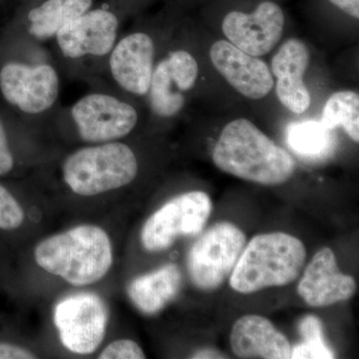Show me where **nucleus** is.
Returning <instances> with one entry per match:
<instances>
[{"mask_svg":"<svg viewBox=\"0 0 359 359\" xmlns=\"http://www.w3.org/2000/svg\"><path fill=\"white\" fill-rule=\"evenodd\" d=\"M212 159L224 173L264 186L282 185L295 169L292 155L245 118L224 127Z\"/></svg>","mask_w":359,"mask_h":359,"instance_id":"f257e3e1","label":"nucleus"},{"mask_svg":"<svg viewBox=\"0 0 359 359\" xmlns=\"http://www.w3.org/2000/svg\"><path fill=\"white\" fill-rule=\"evenodd\" d=\"M40 269L74 287L100 282L114 262L107 231L95 224H81L45 238L35 245Z\"/></svg>","mask_w":359,"mask_h":359,"instance_id":"f03ea898","label":"nucleus"},{"mask_svg":"<svg viewBox=\"0 0 359 359\" xmlns=\"http://www.w3.org/2000/svg\"><path fill=\"white\" fill-rule=\"evenodd\" d=\"M301 240L289 233H261L243 250L230 276L231 289L252 294L271 287H283L297 280L306 263Z\"/></svg>","mask_w":359,"mask_h":359,"instance_id":"7ed1b4c3","label":"nucleus"},{"mask_svg":"<svg viewBox=\"0 0 359 359\" xmlns=\"http://www.w3.org/2000/svg\"><path fill=\"white\" fill-rule=\"evenodd\" d=\"M138 171V161L132 149L116 141L78 149L62 164L63 181L82 197L102 195L128 186Z\"/></svg>","mask_w":359,"mask_h":359,"instance_id":"20e7f679","label":"nucleus"},{"mask_svg":"<svg viewBox=\"0 0 359 359\" xmlns=\"http://www.w3.org/2000/svg\"><path fill=\"white\" fill-rule=\"evenodd\" d=\"M245 245V233L233 224L221 222L208 229L187 257L194 285L205 292L221 287L233 273Z\"/></svg>","mask_w":359,"mask_h":359,"instance_id":"39448f33","label":"nucleus"},{"mask_svg":"<svg viewBox=\"0 0 359 359\" xmlns=\"http://www.w3.org/2000/svg\"><path fill=\"white\" fill-rule=\"evenodd\" d=\"M208 194L193 191L177 196L149 217L141 231L144 249L150 252L171 248L181 237L198 236L211 216Z\"/></svg>","mask_w":359,"mask_h":359,"instance_id":"423d86ee","label":"nucleus"},{"mask_svg":"<svg viewBox=\"0 0 359 359\" xmlns=\"http://www.w3.org/2000/svg\"><path fill=\"white\" fill-rule=\"evenodd\" d=\"M54 323L65 348L87 355L95 353L105 337L107 309L98 295H70L59 302L54 309Z\"/></svg>","mask_w":359,"mask_h":359,"instance_id":"0eeeda50","label":"nucleus"},{"mask_svg":"<svg viewBox=\"0 0 359 359\" xmlns=\"http://www.w3.org/2000/svg\"><path fill=\"white\" fill-rule=\"evenodd\" d=\"M71 115L80 138L91 144L124 138L138 122V113L133 106L101 93L89 94L78 100Z\"/></svg>","mask_w":359,"mask_h":359,"instance_id":"6e6552de","label":"nucleus"},{"mask_svg":"<svg viewBox=\"0 0 359 359\" xmlns=\"http://www.w3.org/2000/svg\"><path fill=\"white\" fill-rule=\"evenodd\" d=\"M0 91L6 100L27 114L50 109L59 94V77L49 65L9 62L0 70Z\"/></svg>","mask_w":359,"mask_h":359,"instance_id":"1a4fd4ad","label":"nucleus"},{"mask_svg":"<svg viewBox=\"0 0 359 359\" xmlns=\"http://www.w3.org/2000/svg\"><path fill=\"white\" fill-rule=\"evenodd\" d=\"M283 29L285 14L273 1L262 2L252 13L231 11L222 23L228 41L255 57L273 50L282 39Z\"/></svg>","mask_w":359,"mask_h":359,"instance_id":"9d476101","label":"nucleus"},{"mask_svg":"<svg viewBox=\"0 0 359 359\" xmlns=\"http://www.w3.org/2000/svg\"><path fill=\"white\" fill-rule=\"evenodd\" d=\"M210 57L226 81L247 98H264L275 86L271 71L264 61L241 50L228 40L215 42Z\"/></svg>","mask_w":359,"mask_h":359,"instance_id":"9b49d317","label":"nucleus"},{"mask_svg":"<svg viewBox=\"0 0 359 359\" xmlns=\"http://www.w3.org/2000/svg\"><path fill=\"white\" fill-rule=\"evenodd\" d=\"M118 27L119 22L114 13L106 9H95L71 20L55 37L65 57L105 56L115 46Z\"/></svg>","mask_w":359,"mask_h":359,"instance_id":"f8f14e48","label":"nucleus"},{"mask_svg":"<svg viewBox=\"0 0 359 359\" xmlns=\"http://www.w3.org/2000/svg\"><path fill=\"white\" fill-rule=\"evenodd\" d=\"M297 292L309 306L323 308L353 297L356 283L353 276L340 271L334 252L323 248L306 266Z\"/></svg>","mask_w":359,"mask_h":359,"instance_id":"ddd939ff","label":"nucleus"},{"mask_svg":"<svg viewBox=\"0 0 359 359\" xmlns=\"http://www.w3.org/2000/svg\"><path fill=\"white\" fill-rule=\"evenodd\" d=\"M155 45L144 32L132 33L113 47L110 70L121 88L134 95L148 94L154 71Z\"/></svg>","mask_w":359,"mask_h":359,"instance_id":"4468645a","label":"nucleus"},{"mask_svg":"<svg viewBox=\"0 0 359 359\" xmlns=\"http://www.w3.org/2000/svg\"><path fill=\"white\" fill-rule=\"evenodd\" d=\"M309 59L306 43L292 39L280 46L271 60V74L276 80V96L294 114H302L311 106V94L304 81Z\"/></svg>","mask_w":359,"mask_h":359,"instance_id":"2eb2a0df","label":"nucleus"},{"mask_svg":"<svg viewBox=\"0 0 359 359\" xmlns=\"http://www.w3.org/2000/svg\"><path fill=\"white\" fill-rule=\"evenodd\" d=\"M231 346L240 358L289 359L292 346L268 318L248 314L231 328Z\"/></svg>","mask_w":359,"mask_h":359,"instance_id":"dca6fc26","label":"nucleus"},{"mask_svg":"<svg viewBox=\"0 0 359 359\" xmlns=\"http://www.w3.org/2000/svg\"><path fill=\"white\" fill-rule=\"evenodd\" d=\"M182 273L177 264H169L130 283L128 295L135 306L147 316L162 311L178 294Z\"/></svg>","mask_w":359,"mask_h":359,"instance_id":"f3484780","label":"nucleus"},{"mask_svg":"<svg viewBox=\"0 0 359 359\" xmlns=\"http://www.w3.org/2000/svg\"><path fill=\"white\" fill-rule=\"evenodd\" d=\"M91 6L92 0H47L28 13L29 33L39 40L51 39Z\"/></svg>","mask_w":359,"mask_h":359,"instance_id":"a211bd4d","label":"nucleus"},{"mask_svg":"<svg viewBox=\"0 0 359 359\" xmlns=\"http://www.w3.org/2000/svg\"><path fill=\"white\" fill-rule=\"evenodd\" d=\"M287 141L297 155L311 161L327 159L335 148L334 130L325 128L320 121L306 120L290 124Z\"/></svg>","mask_w":359,"mask_h":359,"instance_id":"6ab92c4d","label":"nucleus"},{"mask_svg":"<svg viewBox=\"0 0 359 359\" xmlns=\"http://www.w3.org/2000/svg\"><path fill=\"white\" fill-rule=\"evenodd\" d=\"M148 93L151 108L160 117H174L183 109L185 96L180 91L166 58L155 66Z\"/></svg>","mask_w":359,"mask_h":359,"instance_id":"aec40b11","label":"nucleus"},{"mask_svg":"<svg viewBox=\"0 0 359 359\" xmlns=\"http://www.w3.org/2000/svg\"><path fill=\"white\" fill-rule=\"evenodd\" d=\"M321 123L330 130L342 127L351 140L359 142V95L358 92L344 90L328 98L323 110Z\"/></svg>","mask_w":359,"mask_h":359,"instance_id":"412c9836","label":"nucleus"},{"mask_svg":"<svg viewBox=\"0 0 359 359\" xmlns=\"http://www.w3.org/2000/svg\"><path fill=\"white\" fill-rule=\"evenodd\" d=\"M299 330L304 341L292 348V358H334V353L328 347L323 337V323L320 318L314 316H306L299 323Z\"/></svg>","mask_w":359,"mask_h":359,"instance_id":"4be33fe9","label":"nucleus"},{"mask_svg":"<svg viewBox=\"0 0 359 359\" xmlns=\"http://www.w3.org/2000/svg\"><path fill=\"white\" fill-rule=\"evenodd\" d=\"M166 60L172 75L178 83L180 91H190L199 75V66L195 57L190 52L176 50L169 53Z\"/></svg>","mask_w":359,"mask_h":359,"instance_id":"5701e85b","label":"nucleus"},{"mask_svg":"<svg viewBox=\"0 0 359 359\" xmlns=\"http://www.w3.org/2000/svg\"><path fill=\"white\" fill-rule=\"evenodd\" d=\"M25 221L22 205L6 187L0 185V231L18 230Z\"/></svg>","mask_w":359,"mask_h":359,"instance_id":"b1692460","label":"nucleus"},{"mask_svg":"<svg viewBox=\"0 0 359 359\" xmlns=\"http://www.w3.org/2000/svg\"><path fill=\"white\" fill-rule=\"evenodd\" d=\"M99 359H144L146 354L132 339H117L110 342L99 353Z\"/></svg>","mask_w":359,"mask_h":359,"instance_id":"393cba45","label":"nucleus"},{"mask_svg":"<svg viewBox=\"0 0 359 359\" xmlns=\"http://www.w3.org/2000/svg\"><path fill=\"white\" fill-rule=\"evenodd\" d=\"M14 166V158L4 125L0 122V176L8 174Z\"/></svg>","mask_w":359,"mask_h":359,"instance_id":"a878e982","label":"nucleus"},{"mask_svg":"<svg viewBox=\"0 0 359 359\" xmlns=\"http://www.w3.org/2000/svg\"><path fill=\"white\" fill-rule=\"evenodd\" d=\"M37 358L36 354L25 347L0 341V359H33Z\"/></svg>","mask_w":359,"mask_h":359,"instance_id":"bb28decb","label":"nucleus"},{"mask_svg":"<svg viewBox=\"0 0 359 359\" xmlns=\"http://www.w3.org/2000/svg\"><path fill=\"white\" fill-rule=\"evenodd\" d=\"M335 7L348 14L351 18H359V0H328Z\"/></svg>","mask_w":359,"mask_h":359,"instance_id":"cd10ccee","label":"nucleus"},{"mask_svg":"<svg viewBox=\"0 0 359 359\" xmlns=\"http://www.w3.org/2000/svg\"><path fill=\"white\" fill-rule=\"evenodd\" d=\"M192 358H226V356L214 349H202L194 354Z\"/></svg>","mask_w":359,"mask_h":359,"instance_id":"c85d7f7f","label":"nucleus"}]
</instances>
